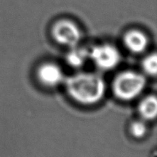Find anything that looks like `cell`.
Returning <instances> with one entry per match:
<instances>
[{"label": "cell", "mask_w": 157, "mask_h": 157, "mask_svg": "<svg viewBox=\"0 0 157 157\" xmlns=\"http://www.w3.org/2000/svg\"><path fill=\"white\" fill-rule=\"evenodd\" d=\"M130 131L132 136L136 139L144 137L148 131L147 125L143 121H136L130 125Z\"/></svg>", "instance_id": "cell-10"}, {"label": "cell", "mask_w": 157, "mask_h": 157, "mask_svg": "<svg viewBox=\"0 0 157 157\" xmlns=\"http://www.w3.org/2000/svg\"><path fill=\"white\" fill-rule=\"evenodd\" d=\"M37 78L38 81L48 87H55L64 81L63 71L55 63H44L37 70Z\"/></svg>", "instance_id": "cell-5"}, {"label": "cell", "mask_w": 157, "mask_h": 157, "mask_svg": "<svg viewBox=\"0 0 157 157\" xmlns=\"http://www.w3.org/2000/svg\"><path fill=\"white\" fill-rule=\"evenodd\" d=\"M124 43L126 48L132 53L141 54L148 48L149 38L142 31L132 29L125 33Z\"/></svg>", "instance_id": "cell-6"}, {"label": "cell", "mask_w": 157, "mask_h": 157, "mask_svg": "<svg viewBox=\"0 0 157 157\" xmlns=\"http://www.w3.org/2000/svg\"><path fill=\"white\" fill-rule=\"evenodd\" d=\"M52 35L58 44L69 48L78 45L82 38L79 27L74 21L68 19L56 21L52 26Z\"/></svg>", "instance_id": "cell-4"}, {"label": "cell", "mask_w": 157, "mask_h": 157, "mask_svg": "<svg viewBox=\"0 0 157 157\" xmlns=\"http://www.w3.org/2000/svg\"><path fill=\"white\" fill-rule=\"evenodd\" d=\"M89 59L101 70L110 71L120 64L121 55L115 46L103 44L89 49Z\"/></svg>", "instance_id": "cell-3"}, {"label": "cell", "mask_w": 157, "mask_h": 157, "mask_svg": "<svg viewBox=\"0 0 157 157\" xmlns=\"http://www.w3.org/2000/svg\"><path fill=\"white\" fill-rule=\"evenodd\" d=\"M147 81L142 74L133 71H125L117 75L112 84L113 94L121 101L134 100L142 94Z\"/></svg>", "instance_id": "cell-2"}, {"label": "cell", "mask_w": 157, "mask_h": 157, "mask_svg": "<svg viewBox=\"0 0 157 157\" xmlns=\"http://www.w3.org/2000/svg\"><path fill=\"white\" fill-rule=\"evenodd\" d=\"M139 113L145 121H153L157 113V100L153 95H150L141 101L139 105Z\"/></svg>", "instance_id": "cell-8"}, {"label": "cell", "mask_w": 157, "mask_h": 157, "mask_svg": "<svg viewBox=\"0 0 157 157\" xmlns=\"http://www.w3.org/2000/svg\"><path fill=\"white\" fill-rule=\"evenodd\" d=\"M69 96L78 104L94 105L102 100L106 93V83L100 75L92 72H79L65 80Z\"/></svg>", "instance_id": "cell-1"}, {"label": "cell", "mask_w": 157, "mask_h": 157, "mask_svg": "<svg viewBox=\"0 0 157 157\" xmlns=\"http://www.w3.org/2000/svg\"><path fill=\"white\" fill-rule=\"evenodd\" d=\"M144 72L150 76H156L157 72V56L156 53L147 55L142 62Z\"/></svg>", "instance_id": "cell-9"}, {"label": "cell", "mask_w": 157, "mask_h": 157, "mask_svg": "<svg viewBox=\"0 0 157 157\" xmlns=\"http://www.w3.org/2000/svg\"><path fill=\"white\" fill-rule=\"evenodd\" d=\"M66 61L75 68L83 67L89 59V49L78 45L71 48V50L66 55Z\"/></svg>", "instance_id": "cell-7"}]
</instances>
